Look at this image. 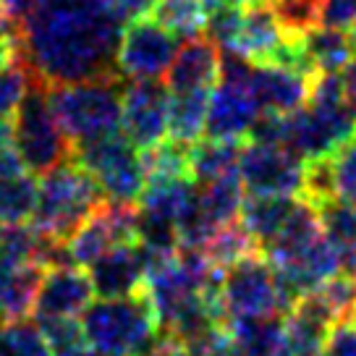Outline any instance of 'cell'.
Instances as JSON below:
<instances>
[{
    "instance_id": "obj_42",
    "label": "cell",
    "mask_w": 356,
    "mask_h": 356,
    "mask_svg": "<svg viewBox=\"0 0 356 356\" xmlns=\"http://www.w3.org/2000/svg\"><path fill=\"white\" fill-rule=\"evenodd\" d=\"M3 6H6V22H8V26H19L34 11L37 0H3Z\"/></svg>"
},
{
    "instance_id": "obj_16",
    "label": "cell",
    "mask_w": 356,
    "mask_h": 356,
    "mask_svg": "<svg viewBox=\"0 0 356 356\" xmlns=\"http://www.w3.org/2000/svg\"><path fill=\"white\" fill-rule=\"evenodd\" d=\"M259 108L249 87L218 81L212 89L210 111H207V139H244L254 126Z\"/></svg>"
},
{
    "instance_id": "obj_38",
    "label": "cell",
    "mask_w": 356,
    "mask_h": 356,
    "mask_svg": "<svg viewBox=\"0 0 356 356\" xmlns=\"http://www.w3.org/2000/svg\"><path fill=\"white\" fill-rule=\"evenodd\" d=\"M335 168V189H338V200L356 204V139L343 145L333 155Z\"/></svg>"
},
{
    "instance_id": "obj_23",
    "label": "cell",
    "mask_w": 356,
    "mask_h": 356,
    "mask_svg": "<svg viewBox=\"0 0 356 356\" xmlns=\"http://www.w3.org/2000/svg\"><path fill=\"white\" fill-rule=\"evenodd\" d=\"M212 92H170L168 108V139L197 145L204 136Z\"/></svg>"
},
{
    "instance_id": "obj_10",
    "label": "cell",
    "mask_w": 356,
    "mask_h": 356,
    "mask_svg": "<svg viewBox=\"0 0 356 356\" xmlns=\"http://www.w3.org/2000/svg\"><path fill=\"white\" fill-rule=\"evenodd\" d=\"M238 178L246 194H278L301 197L304 160L286 147L244 142L238 157Z\"/></svg>"
},
{
    "instance_id": "obj_26",
    "label": "cell",
    "mask_w": 356,
    "mask_h": 356,
    "mask_svg": "<svg viewBox=\"0 0 356 356\" xmlns=\"http://www.w3.org/2000/svg\"><path fill=\"white\" fill-rule=\"evenodd\" d=\"M197 184V181H194ZM197 194H200L202 212L207 215L210 225L218 231L225 222L238 220L241 215V204H244V184L238 176L218 178V181H207V184H197Z\"/></svg>"
},
{
    "instance_id": "obj_14",
    "label": "cell",
    "mask_w": 356,
    "mask_h": 356,
    "mask_svg": "<svg viewBox=\"0 0 356 356\" xmlns=\"http://www.w3.org/2000/svg\"><path fill=\"white\" fill-rule=\"evenodd\" d=\"M163 81L170 92H212L220 81V47L207 34L178 44Z\"/></svg>"
},
{
    "instance_id": "obj_34",
    "label": "cell",
    "mask_w": 356,
    "mask_h": 356,
    "mask_svg": "<svg viewBox=\"0 0 356 356\" xmlns=\"http://www.w3.org/2000/svg\"><path fill=\"white\" fill-rule=\"evenodd\" d=\"M314 291L325 299V304L330 307L338 323H346V320L356 317V273L341 270V273H335L333 278H327L320 289Z\"/></svg>"
},
{
    "instance_id": "obj_28",
    "label": "cell",
    "mask_w": 356,
    "mask_h": 356,
    "mask_svg": "<svg viewBox=\"0 0 356 356\" xmlns=\"http://www.w3.org/2000/svg\"><path fill=\"white\" fill-rule=\"evenodd\" d=\"M40 200V181L32 173L0 178V228L32 222Z\"/></svg>"
},
{
    "instance_id": "obj_44",
    "label": "cell",
    "mask_w": 356,
    "mask_h": 356,
    "mask_svg": "<svg viewBox=\"0 0 356 356\" xmlns=\"http://www.w3.org/2000/svg\"><path fill=\"white\" fill-rule=\"evenodd\" d=\"M228 3H238V6H270L278 0H228Z\"/></svg>"
},
{
    "instance_id": "obj_47",
    "label": "cell",
    "mask_w": 356,
    "mask_h": 356,
    "mask_svg": "<svg viewBox=\"0 0 356 356\" xmlns=\"http://www.w3.org/2000/svg\"><path fill=\"white\" fill-rule=\"evenodd\" d=\"M354 320H356V317H354Z\"/></svg>"
},
{
    "instance_id": "obj_25",
    "label": "cell",
    "mask_w": 356,
    "mask_h": 356,
    "mask_svg": "<svg viewBox=\"0 0 356 356\" xmlns=\"http://www.w3.org/2000/svg\"><path fill=\"white\" fill-rule=\"evenodd\" d=\"M325 238L341 257V270L356 273V204L343 200L325 202L317 207Z\"/></svg>"
},
{
    "instance_id": "obj_2",
    "label": "cell",
    "mask_w": 356,
    "mask_h": 356,
    "mask_svg": "<svg viewBox=\"0 0 356 356\" xmlns=\"http://www.w3.org/2000/svg\"><path fill=\"white\" fill-rule=\"evenodd\" d=\"M79 323L87 343L108 356H145L160 335L157 312L147 289L121 299L92 301Z\"/></svg>"
},
{
    "instance_id": "obj_24",
    "label": "cell",
    "mask_w": 356,
    "mask_h": 356,
    "mask_svg": "<svg viewBox=\"0 0 356 356\" xmlns=\"http://www.w3.org/2000/svg\"><path fill=\"white\" fill-rule=\"evenodd\" d=\"M244 139H207L191 145V178L197 184L238 176V157Z\"/></svg>"
},
{
    "instance_id": "obj_46",
    "label": "cell",
    "mask_w": 356,
    "mask_h": 356,
    "mask_svg": "<svg viewBox=\"0 0 356 356\" xmlns=\"http://www.w3.org/2000/svg\"><path fill=\"white\" fill-rule=\"evenodd\" d=\"M351 37H354V42H356V26H354V29H351Z\"/></svg>"
},
{
    "instance_id": "obj_43",
    "label": "cell",
    "mask_w": 356,
    "mask_h": 356,
    "mask_svg": "<svg viewBox=\"0 0 356 356\" xmlns=\"http://www.w3.org/2000/svg\"><path fill=\"white\" fill-rule=\"evenodd\" d=\"M343 89H346V100H348V105L356 108V56L343 71Z\"/></svg>"
},
{
    "instance_id": "obj_17",
    "label": "cell",
    "mask_w": 356,
    "mask_h": 356,
    "mask_svg": "<svg viewBox=\"0 0 356 356\" xmlns=\"http://www.w3.org/2000/svg\"><path fill=\"white\" fill-rule=\"evenodd\" d=\"M286 40H289V32L283 29L275 8H270V6H244L234 53H238L254 66H270L283 50Z\"/></svg>"
},
{
    "instance_id": "obj_19",
    "label": "cell",
    "mask_w": 356,
    "mask_h": 356,
    "mask_svg": "<svg viewBox=\"0 0 356 356\" xmlns=\"http://www.w3.org/2000/svg\"><path fill=\"white\" fill-rule=\"evenodd\" d=\"M44 273L47 270L37 262L0 270V323L26 320V314L34 312Z\"/></svg>"
},
{
    "instance_id": "obj_27",
    "label": "cell",
    "mask_w": 356,
    "mask_h": 356,
    "mask_svg": "<svg viewBox=\"0 0 356 356\" xmlns=\"http://www.w3.org/2000/svg\"><path fill=\"white\" fill-rule=\"evenodd\" d=\"M147 16L170 34L191 40V37H200V32H204L207 6H204V0H155Z\"/></svg>"
},
{
    "instance_id": "obj_7",
    "label": "cell",
    "mask_w": 356,
    "mask_h": 356,
    "mask_svg": "<svg viewBox=\"0 0 356 356\" xmlns=\"http://www.w3.org/2000/svg\"><path fill=\"white\" fill-rule=\"evenodd\" d=\"M220 299L228 325L238 317H262L275 312L283 314L278 301L275 267L267 262L262 252H254L222 270Z\"/></svg>"
},
{
    "instance_id": "obj_6",
    "label": "cell",
    "mask_w": 356,
    "mask_h": 356,
    "mask_svg": "<svg viewBox=\"0 0 356 356\" xmlns=\"http://www.w3.org/2000/svg\"><path fill=\"white\" fill-rule=\"evenodd\" d=\"M74 160L100 184L108 200L126 204L139 202L147 184L142 149L131 145L123 131L74 145Z\"/></svg>"
},
{
    "instance_id": "obj_31",
    "label": "cell",
    "mask_w": 356,
    "mask_h": 356,
    "mask_svg": "<svg viewBox=\"0 0 356 356\" xmlns=\"http://www.w3.org/2000/svg\"><path fill=\"white\" fill-rule=\"evenodd\" d=\"M40 249H42V231L34 222L0 228V270H11L29 262L40 265Z\"/></svg>"
},
{
    "instance_id": "obj_4",
    "label": "cell",
    "mask_w": 356,
    "mask_h": 356,
    "mask_svg": "<svg viewBox=\"0 0 356 356\" xmlns=\"http://www.w3.org/2000/svg\"><path fill=\"white\" fill-rule=\"evenodd\" d=\"M102 200L105 191L100 184L76 160H68L40 176V200L32 222L42 234L68 241Z\"/></svg>"
},
{
    "instance_id": "obj_40",
    "label": "cell",
    "mask_w": 356,
    "mask_h": 356,
    "mask_svg": "<svg viewBox=\"0 0 356 356\" xmlns=\"http://www.w3.org/2000/svg\"><path fill=\"white\" fill-rule=\"evenodd\" d=\"M325 356H356V320L338 323L325 341Z\"/></svg>"
},
{
    "instance_id": "obj_22",
    "label": "cell",
    "mask_w": 356,
    "mask_h": 356,
    "mask_svg": "<svg viewBox=\"0 0 356 356\" xmlns=\"http://www.w3.org/2000/svg\"><path fill=\"white\" fill-rule=\"evenodd\" d=\"M304 50L317 74H343L356 56V42L343 29L314 26L304 34Z\"/></svg>"
},
{
    "instance_id": "obj_5",
    "label": "cell",
    "mask_w": 356,
    "mask_h": 356,
    "mask_svg": "<svg viewBox=\"0 0 356 356\" xmlns=\"http://www.w3.org/2000/svg\"><path fill=\"white\" fill-rule=\"evenodd\" d=\"M13 145L32 176H44L74 160V142L60 129L42 84H29L26 97L13 115Z\"/></svg>"
},
{
    "instance_id": "obj_12",
    "label": "cell",
    "mask_w": 356,
    "mask_h": 356,
    "mask_svg": "<svg viewBox=\"0 0 356 356\" xmlns=\"http://www.w3.org/2000/svg\"><path fill=\"white\" fill-rule=\"evenodd\" d=\"M95 293L100 299L131 296L147 286V252L139 241L118 244L87 267Z\"/></svg>"
},
{
    "instance_id": "obj_45",
    "label": "cell",
    "mask_w": 356,
    "mask_h": 356,
    "mask_svg": "<svg viewBox=\"0 0 356 356\" xmlns=\"http://www.w3.org/2000/svg\"><path fill=\"white\" fill-rule=\"evenodd\" d=\"M3 24H8V22H6V6H3V0H0V26H3Z\"/></svg>"
},
{
    "instance_id": "obj_15",
    "label": "cell",
    "mask_w": 356,
    "mask_h": 356,
    "mask_svg": "<svg viewBox=\"0 0 356 356\" xmlns=\"http://www.w3.org/2000/svg\"><path fill=\"white\" fill-rule=\"evenodd\" d=\"M249 92L259 111L291 115L309 102L312 76L283 66H254L249 79Z\"/></svg>"
},
{
    "instance_id": "obj_41",
    "label": "cell",
    "mask_w": 356,
    "mask_h": 356,
    "mask_svg": "<svg viewBox=\"0 0 356 356\" xmlns=\"http://www.w3.org/2000/svg\"><path fill=\"white\" fill-rule=\"evenodd\" d=\"M19 60V40L8 24L0 26V71Z\"/></svg>"
},
{
    "instance_id": "obj_3",
    "label": "cell",
    "mask_w": 356,
    "mask_h": 356,
    "mask_svg": "<svg viewBox=\"0 0 356 356\" xmlns=\"http://www.w3.org/2000/svg\"><path fill=\"white\" fill-rule=\"evenodd\" d=\"M123 89H126V79L121 74H113V76L89 79L79 84L50 87L47 100L60 129L68 134L74 145H79V142L121 134Z\"/></svg>"
},
{
    "instance_id": "obj_8",
    "label": "cell",
    "mask_w": 356,
    "mask_h": 356,
    "mask_svg": "<svg viewBox=\"0 0 356 356\" xmlns=\"http://www.w3.org/2000/svg\"><path fill=\"white\" fill-rule=\"evenodd\" d=\"M178 50V37L163 29L149 16H139L123 26L115 66L129 81L163 79Z\"/></svg>"
},
{
    "instance_id": "obj_18",
    "label": "cell",
    "mask_w": 356,
    "mask_h": 356,
    "mask_svg": "<svg viewBox=\"0 0 356 356\" xmlns=\"http://www.w3.org/2000/svg\"><path fill=\"white\" fill-rule=\"evenodd\" d=\"M320 236H323L320 210L314 204H309V202L296 200L289 220L283 222L278 236L267 246H262L259 252L267 257V262L273 267H283L291 265L293 259H299Z\"/></svg>"
},
{
    "instance_id": "obj_1",
    "label": "cell",
    "mask_w": 356,
    "mask_h": 356,
    "mask_svg": "<svg viewBox=\"0 0 356 356\" xmlns=\"http://www.w3.org/2000/svg\"><path fill=\"white\" fill-rule=\"evenodd\" d=\"M11 29L34 84L50 89L118 74L123 24L105 0H37L34 11Z\"/></svg>"
},
{
    "instance_id": "obj_21",
    "label": "cell",
    "mask_w": 356,
    "mask_h": 356,
    "mask_svg": "<svg viewBox=\"0 0 356 356\" xmlns=\"http://www.w3.org/2000/svg\"><path fill=\"white\" fill-rule=\"evenodd\" d=\"M296 200L299 197H278V194H249V197H244L238 220L244 222L246 231L254 236L259 249L278 236L283 222L289 220Z\"/></svg>"
},
{
    "instance_id": "obj_39",
    "label": "cell",
    "mask_w": 356,
    "mask_h": 356,
    "mask_svg": "<svg viewBox=\"0 0 356 356\" xmlns=\"http://www.w3.org/2000/svg\"><path fill=\"white\" fill-rule=\"evenodd\" d=\"M320 26L327 29H354L356 26V0H323L320 3Z\"/></svg>"
},
{
    "instance_id": "obj_30",
    "label": "cell",
    "mask_w": 356,
    "mask_h": 356,
    "mask_svg": "<svg viewBox=\"0 0 356 356\" xmlns=\"http://www.w3.org/2000/svg\"><path fill=\"white\" fill-rule=\"evenodd\" d=\"M202 249H204L207 259L212 262V267H218V270H225V267H231L238 259L259 252L254 236L246 231L241 220L220 225Z\"/></svg>"
},
{
    "instance_id": "obj_37",
    "label": "cell",
    "mask_w": 356,
    "mask_h": 356,
    "mask_svg": "<svg viewBox=\"0 0 356 356\" xmlns=\"http://www.w3.org/2000/svg\"><path fill=\"white\" fill-rule=\"evenodd\" d=\"M29 84H32V79H29L22 60H16L13 66L0 71V118L11 121L16 115L19 105L29 92Z\"/></svg>"
},
{
    "instance_id": "obj_35",
    "label": "cell",
    "mask_w": 356,
    "mask_h": 356,
    "mask_svg": "<svg viewBox=\"0 0 356 356\" xmlns=\"http://www.w3.org/2000/svg\"><path fill=\"white\" fill-rule=\"evenodd\" d=\"M241 16H244V6H238V3H220L215 8H207L204 32L218 47L234 50L238 26H241Z\"/></svg>"
},
{
    "instance_id": "obj_32",
    "label": "cell",
    "mask_w": 356,
    "mask_h": 356,
    "mask_svg": "<svg viewBox=\"0 0 356 356\" xmlns=\"http://www.w3.org/2000/svg\"><path fill=\"white\" fill-rule=\"evenodd\" d=\"M0 356H56L42 327L32 320L0 323Z\"/></svg>"
},
{
    "instance_id": "obj_13",
    "label": "cell",
    "mask_w": 356,
    "mask_h": 356,
    "mask_svg": "<svg viewBox=\"0 0 356 356\" xmlns=\"http://www.w3.org/2000/svg\"><path fill=\"white\" fill-rule=\"evenodd\" d=\"M95 286L84 267H50L44 273L34 314L37 317H81L92 304Z\"/></svg>"
},
{
    "instance_id": "obj_29",
    "label": "cell",
    "mask_w": 356,
    "mask_h": 356,
    "mask_svg": "<svg viewBox=\"0 0 356 356\" xmlns=\"http://www.w3.org/2000/svg\"><path fill=\"white\" fill-rule=\"evenodd\" d=\"M147 181H178L191 178V145L163 139L160 145L142 149Z\"/></svg>"
},
{
    "instance_id": "obj_33",
    "label": "cell",
    "mask_w": 356,
    "mask_h": 356,
    "mask_svg": "<svg viewBox=\"0 0 356 356\" xmlns=\"http://www.w3.org/2000/svg\"><path fill=\"white\" fill-rule=\"evenodd\" d=\"M299 200L309 202V204H314V207H320V204H325V202L338 200L333 155L304 160V181H301Z\"/></svg>"
},
{
    "instance_id": "obj_36",
    "label": "cell",
    "mask_w": 356,
    "mask_h": 356,
    "mask_svg": "<svg viewBox=\"0 0 356 356\" xmlns=\"http://www.w3.org/2000/svg\"><path fill=\"white\" fill-rule=\"evenodd\" d=\"M320 3L323 0H278L275 13L286 32L304 37L314 26H320Z\"/></svg>"
},
{
    "instance_id": "obj_20",
    "label": "cell",
    "mask_w": 356,
    "mask_h": 356,
    "mask_svg": "<svg viewBox=\"0 0 356 356\" xmlns=\"http://www.w3.org/2000/svg\"><path fill=\"white\" fill-rule=\"evenodd\" d=\"M231 335L238 356H278L286 343V314L231 320Z\"/></svg>"
},
{
    "instance_id": "obj_9",
    "label": "cell",
    "mask_w": 356,
    "mask_h": 356,
    "mask_svg": "<svg viewBox=\"0 0 356 356\" xmlns=\"http://www.w3.org/2000/svg\"><path fill=\"white\" fill-rule=\"evenodd\" d=\"M136 241V204L105 200L92 210L87 220L68 238V252L74 265L89 267L108 249Z\"/></svg>"
},
{
    "instance_id": "obj_11",
    "label": "cell",
    "mask_w": 356,
    "mask_h": 356,
    "mask_svg": "<svg viewBox=\"0 0 356 356\" xmlns=\"http://www.w3.org/2000/svg\"><path fill=\"white\" fill-rule=\"evenodd\" d=\"M168 108H170V89L165 87V81L126 79L121 131L139 149L160 145L168 134Z\"/></svg>"
}]
</instances>
